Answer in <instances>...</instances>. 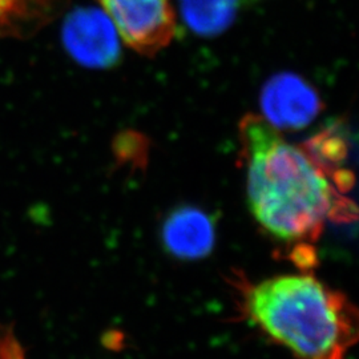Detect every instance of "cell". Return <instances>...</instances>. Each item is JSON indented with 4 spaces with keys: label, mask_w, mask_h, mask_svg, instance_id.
Masks as SVG:
<instances>
[{
    "label": "cell",
    "mask_w": 359,
    "mask_h": 359,
    "mask_svg": "<svg viewBox=\"0 0 359 359\" xmlns=\"http://www.w3.org/2000/svg\"><path fill=\"white\" fill-rule=\"evenodd\" d=\"M243 0H180L181 16L197 35H217L231 26Z\"/></svg>",
    "instance_id": "cell-7"
},
{
    "label": "cell",
    "mask_w": 359,
    "mask_h": 359,
    "mask_svg": "<svg viewBox=\"0 0 359 359\" xmlns=\"http://www.w3.org/2000/svg\"><path fill=\"white\" fill-rule=\"evenodd\" d=\"M249 205L258 224L277 240L294 245L297 265L314 264V243L327 219L346 217L347 181L334 165L344 152L338 140L323 137L304 145L283 140L261 116L240 127Z\"/></svg>",
    "instance_id": "cell-1"
},
{
    "label": "cell",
    "mask_w": 359,
    "mask_h": 359,
    "mask_svg": "<svg viewBox=\"0 0 359 359\" xmlns=\"http://www.w3.org/2000/svg\"><path fill=\"white\" fill-rule=\"evenodd\" d=\"M168 250L179 258H203L215 244V226L210 217L194 208H182L172 213L163 229Z\"/></svg>",
    "instance_id": "cell-6"
},
{
    "label": "cell",
    "mask_w": 359,
    "mask_h": 359,
    "mask_svg": "<svg viewBox=\"0 0 359 359\" xmlns=\"http://www.w3.org/2000/svg\"><path fill=\"white\" fill-rule=\"evenodd\" d=\"M237 313L294 359H346L358 339V317L338 290L302 271L259 283L238 278Z\"/></svg>",
    "instance_id": "cell-2"
},
{
    "label": "cell",
    "mask_w": 359,
    "mask_h": 359,
    "mask_svg": "<svg viewBox=\"0 0 359 359\" xmlns=\"http://www.w3.org/2000/svg\"><path fill=\"white\" fill-rule=\"evenodd\" d=\"M264 118L276 129H301L321 111L317 92L301 77L283 74L270 79L261 96Z\"/></svg>",
    "instance_id": "cell-5"
},
{
    "label": "cell",
    "mask_w": 359,
    "mask_h": 359,
    "mask_svg": "<svg viewBox=\"0 0 359 359\" xmlns=\"http://www.w3.org/2000/svg\"><path fill=\"white\" fill-rule=\"evenodd\" d=\"M118 34L104 11L81 8L68 16L63 28L65 48L80 65L111 67L120 56Z\"/></svg>",
    "instance_id": "cell-4"
},
{
    "label": "cell",
    "mask_w": 359,
    "mask_h": 359,
    "mask_svg": "<svg viewBox=\"0 0 359 359\" xmlns=\"http://www.w3.org/2000/svg\"><path fill=\"white\" fill-rule=\"evenodd\" d=\"M0 359H26L13 332L0 326Z\"/></svg>",
    "instance_id": "cell-9"
},
{
    "label": "cell",
    "mask_w": 359,
    "mask_h": 359,
    "mask_svg": "<svg viewBox=\"0 0 359 359\" xmlns=\"http://www.w3.org/2000/svg\"><path fill=\"white\" fill-rule=\"evenodd\" d=\"M31 1V0H29ZM28 0H0V31L11 26L15 19L25 16Z\"/></svg>",
    "instance_id": "cell-8"
},
{
    "label": "cell",
    "mask_w": 359,
    "mask_h": 359,
    "mask_svg": "<svg viewBox=\"0 0 359 359\" xmlns=\"http://www.w3.org/2000/svg\"><path fill=\"white\" fill-rule=\"evenodd\" d=\"M244 1H253V0H244Z\"/></svg>",
    "instance_id": "cell-10"
},
{
    "label": "cell",
    "mask_w": 359,
    "mask_h": 359,
    "mask_svg": "<svg viewBox=\"0 0 359 359\" xmlns=\"http://www.w3.org/2000/svg\"><path fill=\"white\" fill-rule=\"evenodd\" d=\"M120 39L135 51L152 56L176 35L172 0H100Z\"/></svg>",
    "instance_id": "cell-3"
}]
</instances>
